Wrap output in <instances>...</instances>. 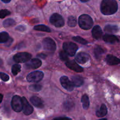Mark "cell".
Wrapping results in <instances>:
<instances>
[{
	"label": "cell",
	"mask_w": 120,
	"mask_h": 120,
	"mask_svg": "<svg viewBox=\"0 0 120 120\" xmlns=\"http://www.w3.org/2000/svg\"><path fill=\"white\" fill-rule=\"evenodd\" d=\"M103 40L105 42L109 43H114L119 42V39L117 36L113 35L106 34L103 36Z\"/></svg>",
	"instance_id": "cell-16"
},
{
	"label": "cell",
	"mask_w": 120,
	"mask_h": 120,
	"mask_svg": "<svg viewBox=\"0 0 120 120\" xmlns=\"http://www.w3.org/2000/svg\"><path fill=\"white\" fill-rule=\"evenodd\" d=\"M22 111L24 114L25 115H30L33 112V108L31 105L29 104L27 100L25 97L22 98Z\"/></svg>",
	"instance_id": "cell-11"
},
{
	"label": "cell",
	"mask_w": 120,
	"mask_h": 120,
	"mask_svg": "<svg viewBox=\"0 0 120 120\" xmlns=\"http://www.w3.org/2000/svg\"><path fill=\"white\" fill-rule=\"evenodd\" d=\"M31 58V55L27 52H20L15 54L13 59L17 63H24L29 61Z\"/></svg>",
	"instance_id": "cell-5"
},
{
	"label": "cell",
	"mask_w": 120,
	"mask_h": 120,
	"mask_svg": "<svg viewBox=\"0 0 120 120\" xmlns=\"http://www.w3.org/2000/svg\"><path fill=\"white\" fill-rule=\"evenodd\" d=\"M60 82L62 86L67 91H71L74 90V86L72 82H71L68 77L67 76H62L60 79Z\"/></svg>",
	"instance_id": "cell-9"
},
{
	"label": "cell",
	"mask_w": 120,
	"mask_h": 120,
	"mask_svg": "<svg viewBox=\"0 0 120 120\" xmlns=\"http://www.w3.org/2000/svg\"><path fill=\"white\" fill-rule=\"evenodd\" d=\"M52 120H72L70 118L68 117H56L54 118Z\"/></svg>",
	"instance_id": "cell-33"
},
{
	"label": "cell",
	"mask_w": 120,
	"mask_h": 120,
	"mask_svg": "<svg viewBox=\"0 0 120 120\" xmlns=\"http://www.w3.org/2000/svg\"><path fill=\"white\" fill-rule=\"evenodd\" d=\"M107 120L106 118H102V119H100V120Z\"/></svg>",
	"instance_id": "cell-39"
},
{
	"label": "cell",
	"mask_w": 120,
	"mask_h": 120,
	"mask_svg": "<svg viewBox=\"0 0 120 120\" xmlns=\"http://www.w3.org/2000/svg\"><path fill=\"white\" fill-rule=\"evenodd\" d=\"M43 73L40 71H35L28 74L27 76V80L29 82L32 83H36L43 79Z\"/></svg>",
	"instance_id": "cell-6"
},
{
	"label": "cell",
	"mask_w": 120,
	"mask_h": 120,
	"mask_svg": "<svg viewBox=\"0 0 120 120\" xmlns=\"http://www.w3.org/2000/svg\"></svg>",
	"instance_id": "cell-40"
},
{
	"label": "cell",
	"mask_w": 120,
	"mask_h": 120,
	"mask_svg": "<svg viewBox=\"0 0 120 120\" xmlns=\"http://www.w3.org/2000/svg\"><path fill=\"white\" fill-rule=\"evenodd\" d=\"M42 64V62L38 59H32L29 60L25 64V67L28 69H36L40 68Z\"/></svg>",
	"instance_id": "cell-10"
},
{
	"label": "cell",
	"mask_w": 120,
	"mask_h": 120,
	"mask_svg": "<svg viewBox=\"0 0 120 120\" xmlns=\"http://www.w3.org/2000/svg\"><path fill=\"white\" fill-rule=\"evenodd\" d=\"M81 102L82 104V107L84 109H87L89 107V100L88 96L87 94H84L81 98Z\"/></svg>",
	"instance_id": "cell-22"
},
{
	"label": "cell",
	"mask_w": 120,
	"mask_h": 120,
	"mask_svg": "<svg viewBox=\"0 0 120 120\" xmlns=\"http://www.w3.org/2000/svg\"><path fill=\"white\" fill-rule=\"evenodd\" d=\"M89 56L87 53L84 52L79 53L77 55H76L75 59L77 61L78 63H81V64H84V63H86L89 60Z\"/></svg>",
	"instance_id": "cell-13"
},
{
	"label": "cell",
	"mask_w": 120,
	"mask_h": 120,
	"mask_svg": "<svg viewBox=\"0 0 120 120\" xmlns=\"http://www.w3.org/2000/svg\"><path fill=\"white\" fill-rule=\"evenodd\" d=\"M15 24V22L12 19H7L3 22V26L5 28L12 26Z\"/></svg>",
	"instance_id": "cell-25"
},
{
	"label": "cell",
	"mask_w": 120,
	"mask_h": 120,
	"mask_svg": "<svg viewBox=\"0 0 120 120\" xmlns=\"http://www.w3.org/2000/svg\"><path fill=\"white\" fill-rule=\"evenodd\" d=\"M118 7L115 0H102L101 4V11L105 15H112L117 11Z\"/></svg>",
	"instance_id": "cell-1"
},
{
	"label": "cell",
	"mask_w": 120,
	"mask_h": 120,
	"mask_svg": "<svg viewBox=\"0 0 120 120\" xmlns=\"http://www.w3.org/2000/svg\"><path fill=\"white\" fill-rule=\"evenodd\" d=\"M72 39L74 40V41H75V42H78V43H81V44L86 45L88 43L87 41L84 39L83 38H82L80 37V36H75V37H73Z\"/></svg>",
	"instance_id": "cell-28"
},
{
	"label": "cell",
	"mask_w": 120,
	"mask_h": 120,
	"mask_svg": "<svg viewBox=\"0 0 120 120\" xmlns=\"http://www.w3.org/2000/svg\"><path fill=\"white\" fill-rule=\"evenodd\" d=\"M9 35L6 32H2L0 33V43H6L9 40Z\"/></svg>",
	"instance_id": "cell-23"
},
{
	"label": "cell",
	"mask_w": 120,
	"mask_h": 120,
	"mask_svg": "<svg viewBox=\"0 0 120 120\" xmlns=\"http://www.w3.org/2000/svg\"><path fill=\"white\" fill-rule=\"evenodd\" d=\"M64 50L71 56L75 55L78 50V46L76 44L71 42H67L63 44Z\"/></svg>",
	"instance_id": "cell-3"
},
{
	"label": "cell",
	"mask_w": 120,
	"mask_h": 120,
	"mask_svg": "<svg viewBox=\"0 0 120 120\" xmlns=\"http://www.w3.org/2000/svg\"><path fill=\"white\" fill-rule=\"evenodd\" d=\"M78 23L80 28L84 30H88L93 26V21L90 16L83 14L79 17Z\"/></svg>",
	"instance_id": "cell-2"
},
{
	"label": "cell",
	"mask_w": 120,
	"mask_h": 120,
	"mask_svg": "<svg viewBox=\"0 0 120 120\" xmlns=\"http://www.w3.org/2000/svg\"><path fill=\"white\" fill-rule=\"evenodd\" d=\"M0 78L2 80H3L4 82H7V81L9 80V77L8 75H7V74L4 73H0Z\"/></svg>",
	"instance_id": "cell-32"
},
{
	"label": "cell",
	"mask_w": 120,
	"mask_h": 120,
	"mask_svg": "<svg viewBox=\"0 0 120 120\" xmlns=\"http://www.w3.org/2000/svg\"><path fill=\"white\" fill-rule=\"evenodd\" d=\"M72 82L75 86L80 87L83 84L84 80L81 76H74L72 77Z\"/></svg>",
	"instance_id": "cell-18"
},
{
	"label": "cell",
	"mask_w": 120,
	"mask_h": 120,
	"mask_svg": "<svg viewBox=\"0 0 120 120\" xmlns=\"http://www.w3.org/2000/svg\"><path fill=\"white\" fill-rule=\"evenodd\" d=\"M2 99H3V96H2V94H0V103L2 102Z\"/></svg>",
	"instance_id": "cell-36"
},
{
	"label": "cell",
	"mask_w": 120,
	"mask_h": 120,
	"mask_svg": "<svg viewBox=\"0 0 120 120\" xmlns=\"http://www.w3.org/2000/svg\"><path fill=\"white\" fill-rule=\"evenodd\" d=\"M11 106L15 112H20L22 110V98L18 96H14L12 98Z\"/></svg>",
	"instance_id": "cell-7"
},
{
	"label": "cell",
	"mask_w": 120,
	"mask_h": 120,
	"mask_svg": "<svg viewBox=\"0 0 120 120\" xmlns=\"http://www.w3.org/2000/svg\"><path fill=\"white\" fill-rule=\"evenodd\" d=\"M68 55L64 50V51H61L60 52V58L62 60V61H68Z\"/></svg>",
	"instance_id": "cell-29"
},
{
	"label": "cell",
	"mask_w": 120,
	"mask_h": 120,
	"mask_svg": "<svg viewBox=\"0 0 120 120\" xmlns=\"http://www.w3.org/2000/svg\"><path fill=\"white\" fill-rule=\"evenodd\" d=\"M34 29L35 30H40V31L47 32H51V29L47 26L44 25H38L35 26Z\"/></svg>",
	"instance_id": "cell-24"
},
{
	"label": "cell",
	"mask_w": 120,
	"mask_h": 120,
	"mask_svg": "<svg viewBox=\"0 0 120 120\" xmlns=\"http://www.w3.org/2000/svg\"><path fill=\"white\" fill-rule=\"evenodd\" d=\"M21 71V66L20 64H14L12 67V73L14 75L16 76L20 71Z\"/></svg>",
	"instance_id": "cell-26"
},
{
	"label": "cell",
	"mask_w": 120,
	"mask_h": 120,
	"mask_svg": "<svg viewBox=\"0 0 120 120\" xmlns=\"http://www.w3.org/2000/svg\"><path fill=\"white\" fill-rule=\"evenodd\" d=\"M68 25L70 27H74L76 25V20L74 16H71L68 18Z\"/></svg>",
	"instance_id": "cell-27"
},
{
	"label": "cell",
	"mask_w": 120,
	"mask_h": 120,
	"mask_svg": "<svg viewBox=\"0 0 120 120\" xmlns=\"http://www.w3.org/2000/svg\"><path fill=\"white\" fill-rule=\"evenodd\" d=\"M66 66L67 68L72 70L77 73H81L84 71V69L82 67L79 66L75 61L74 60H68L66 62Z\"/></svg>",
	"instance_id": "cell-12"
},
{
	"label": "cell",
	"mask_w": 120,
	"mask_h": 120,
	"mask_svg": "<svg viewBox=\"0 0 120 120\" xmlns=\"http://www.w3.org/2000/svg\"><path fill=\"white\" fill-rule=\"evenodd\" d=\"M16 30H20V31L21 32H22L24 31V30H25V26H24L22 25H20L18 26H17L16 28Z\"/></svg>",
	"instance_id": "cell-34"
},
{
	"label": "cell",
	"mask_w": 120,
	"mask_h": 120,
	"mask_svg": "<svg viewBox=\"0 0 120 120\" xmlns=\"http://www.w3.org/2000/svg\"><path fill=\"white\" fill-rule=\"evenodd\" d=\"M30 101L32 104L36 107L39 108V109H42L44 107L43 101L41 98H40L37 96H32L31 97Z\"/></svg>",
	"instance_id": "cell-15"
},
{
	"label": "cell",
	"mask_w": 120,
	"mask_h": 120,
	"mask_svg": "<svg viewBox=\"0 0 120 120\" xmlns=\"http://www.w3.org/2000/svg\"><path fill=\"white\" fill-rule=\"evenodd\" d=\"M51 23L55 26L60 28L64 25V20L61 15L57 13L53 14L49 19Z\"/></svg>",
	"instance_id": "cell-4"
},
{
	"label": "cell",
	"mask_w": 120,
	"mask_h": 120,
	"mask_svg": "<svg viewBox=\"0 0 120 120\" xmlns=\"http://www.w3.org/2000/svg\"><path fill=\"white\" fill-rule=\"evenodd\" d=\"M104 30L107 33L113 34V33H116L118 31V28L117 26L114 25H108L105 26Z\"/></svg>",
	"instance_id": "cell-19"
},
{
	"label": "cell",
	"mask_w": 120,
	"mask_h": 120,
	"mask_svg": "<svg viewBox=\"0 0 120 120\" xmlns=\"http://www.w3.org/2000/svg\"><path fill=\"white\" fill-rule=\"evenodd\" d=\"M11 12L7 9H2L0 11V18H4L8 15H10Z\"/></svg>",
	"instance_id": "cell-31"
},
{
	"label": "cell",
	"mask_w": 120,
	"mask_h": 120,
	"mask_svg": "<svg viewBox=\"0 0 120 120\" xmlns=\"http://www.w3.org/2000/svg\"><path fill=\"white\" fill-rule=\"evenodd\" d=\"M2 59H1L0 58V66H1L2 65Z\"/></svg>",
	"instance_id": "cell-38"
},
{
	"label": "cell",
	"mask_w": 120,
	"mask_h": 120,
	"mask_svg": "<svg viewBox=\"0 0 120 120\" xmlns=\"http://www.w3.org/2000/svg\"><path fill=\"white\" fill-rule=\"evenodd\" d=\"M106 62L109 65H117L120 63V59L113 55H108L106 57Z\"/></svg>",
	"instance_id": "cell-14"
},
{
	"label": "cell",
	"mask_w": 120,
	"mask_h": 120,
	"mask_svg": "<svg viewBox=\"0 0 120 120\" xmlns=\"http://www.w3.org/2000/svg\"><path fill=\"white\" fill-rule=\"evenodd\" d=\"M102 34V31L100 26L96 25L93 28L92 30V36L96 39H99L101 38Z\"/></svg>",
	"instance_id": "cell-17"
},
{
	"label": "cell",
	"mask_w": 120,
	"mask_h": 120,
	"mask_svg": "<svg viewBox=\"0 0 120 120\" xmlns=\"http://www.w3.org/2000/svg\"><path fill=\"white\" fill-rule=\"evenodd\" d=\"M42 45L45 50L49 52H54L56 49L55 42L49 38H46L43 40Z\"/></svg>",
	"instance_id": "cell-8"
},
{
	"label": "cell",
	"mask_w": 120,
	"mask_h": 120,
	"mask_svg": "<svg viewBox=\"0 0 120 120\" xmlns=\"http://www.w3.org/2000/svg\"><path fill=\"white\" fill-rule=\"evenodd\" d=\"M104 53V50L100 46H97L94 49V54L96 59H100L101 56Z\"/></svg>",
	"instance_id": "cell-21"
},
{
	"label": "cell",
	"mask_w": 120,
	"mask_h": 120,
	"mask_svg": "<svg viewBox=\"0 0 120 120\" xmlns=\"http://www.w3.org/2000/svg\"><path fill=\"white\" fill-rule=\"evenodd\" d=\"M1 1H2V2H5V3H8V2H10L11 0H1Z\"/></svg>",
	"instance_id": "cell-35"
},
{
	"label": "cell",
	"mask_w": 120,
	"mask_h": 120,
	"mask_svg": "<svg viewBox=\"0 0 120 120\" xmlns=\"http://www.w3.org/2000/svg\"><path fill=\"white\" fill-rule=\"evenodd\" d=\"M29 89L33 91H39L41 90V86L38 84H32L29 86Z\"/></svg>",
	"instance_id": "cell-30"
},
{
	"label": "cell",
	"mask_w": 120,
	"mask_h": 120,
	"mask_svg": "<svg viewBox=\"0 0 120 120\" xmlns=\"http://www.w3.org/2000/svg\"><path fill=\"white\" fill-rule=\"evenodd\" d=\"M107 114V109L105 104H102L101 108L96 112V116L98 117H102L106 116Z\"/></svg>",
	"instance_id": "cell-20"
},
{
	"label": "cell",
	"mask_w": 120,
	"mask_h": 120,
	"mask_svg": "<svg viewBox=\"0 0 120 120\" xmlns=\"http://www.w3.org/2000/svg\"><path fill=\"white\" fill-rule=\"evenodd\" d=\"M80 1L82 2H87V1H89V0H80Z\"/></svg>",
	"instance_id": "cell-37"
}]
</instances>
